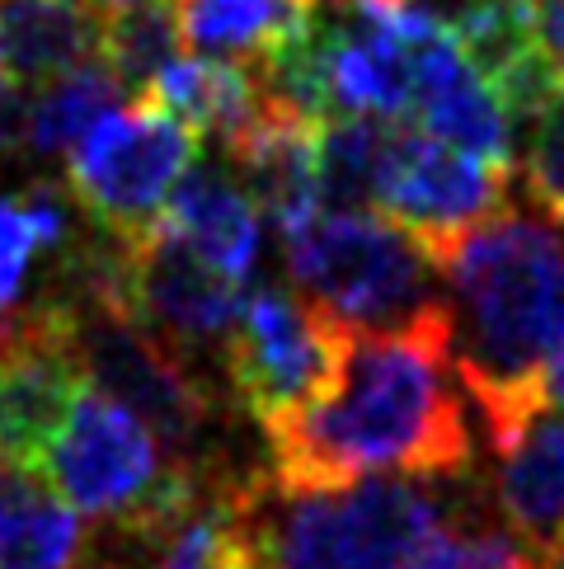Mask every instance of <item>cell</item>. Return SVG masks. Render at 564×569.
<instances>
[{"instance_id":"cell-1","label":"cell","mask_w":564,"mask_h":569,"mask_svg":"<svg viewBox=\"0 0 564 569\" xmlns=\"http://www.w3.org/2000/svg\"><path fill=\"white\" fill-rule=\"evenodd\" d=\"M456 381L447 316L395 335H353L330 396L264 429L269 476L292 490H344L367 476H461L475 442Z\"/></svg>"},{"instance_id":"cell-2","label":"cell","mask_w":564,"mask_h":569,"mask_svg":"<svg viewBox=\"0 0 564 569\" xmlns=\"http://www.w3.org/2000/svg\"><path fill=\"white\" fill-rule=\"evenodd\" d=\"M437 269L452 368L490 438L532 410L541 368L564 353V221L508 202Z\"/></svg>"},{"instance_id":"cell-3","label":"cell","mask_w":564,"mask_h":569,"mask_svg":"<svg viewBox=\"0 0 564 569\" xmlns=\"http://www.w3.org/2000/svg\"><path fill=\"white\" fill-rule=\"evenodd\" d=\"M240 508L269 569H405L461 508L414 476H372L344 490H292L269 471L240 480Z\"/></svg>"},{"instance_id":"cell-4","label":"cell","mask_w":564,"mask_h":569,"mask_svg":"<svg viewBox=\"0 0 564 569\" xmlns=\"http://www.w3.org/2000/svg\"><path fill=\"white\" fill-rule=\"evenodd\" d=\"M296 292L349 335H395L447 316L442 269L391 217L367 208H320L282 236Z\"/></svg>"},{"instance_id":"cell-5","label":"cell","mask_w":564,"mask_h":569,"mask_svg":"<svg viewBox=\"0 0 564 569\" xmlns=\"http://www.w3.org/2000/svg\"><path fill=\"white\" fill-rule=\"evenodd\" d=\"M216 471L184 466L165 452L128 405L85 386L67 429L43 457V480L75 518H94L113 532H132L179 513Z\"/></svg>"},{"instance_id":"cell-6","label":"cell","mask_w":564,"mask_h":569,"mask_svg":"<svg viewBox=\"0 0 564 569\" xmlns=\"http://www.w3.org/2000/svg\"><path fill=\"white\" fill-rule=\"evenodd\" d=\"M57 301H62V311L71 320L75 358L94 391L128 405L165 442V452L174 461L203 466L198 447H203V433L212 429V415H216V396L208 377L189 358H179L170 343H160L118 301V292L71 278V292H62Z\"/></svg>"},{"instance_id":"cell-7","label":"cell","mask_w":564,"mask_h":569,"mask_svg":"<svg viewBox=\"0 0 564 569\" xmlns=\"http://www.w3.org/2000/svg\"><path fill=\"white\" fill-rule=\"evenodd\" d=\"M349 339L353 335L344 325H334L301 292L269 282L245 297L235 330L221 349L231 396L245 415L273 429L330 396L339 368H344Z\"/></svg>"},{"instance_id":"cell-8","label":"cell","mask_w":564,"mask_h":569,"mask_svg":"<svg viewBox=\"0 0 564 569\" xmlns=\"http://www.w3.org/2000/svg\"><path fill=\"white\" fill-rule=\"evenodd\" d=\"M193 160L198 137L165 109L137 99L94 123L67 156V193L104 236L137 240L165 217V202Z\"/></svg>"},{"instance_id":"cell-9","label":"cell","mask_w":564,"mask_h":569,"mask_svg":"<svg viewBox=\"0 0 564 569\" xmlns=\"http://www.w3.org/2000/svg\"><path fill=\"white\" fill-rule=\"evenodd\" d=\"M508 174L480 156H466L423 128L395 123L376 174L372 212L405 227L433 259L466 240L480 221L508 208Z\"/></svg>"},{"instance_id":"cell-10","label":"cell","mask_w":564,"mask_h":569,"mask_svg":"<svg viewBox=\"0 0 564 569\" xmlns=\"http://www.w3.org/2000/svg\"><path fill=\"white\" fill-rule=\"evenodd\" d=\"M85 386L71 320L57 297L0 325V457L43 476V457Z\"/></svg>"},{"instance_id":"cell-11","label":"cell","mask_w":564,"mask_h":569,"mask_svg":"<svg viewBox=\"0 0 564 569\" xmlns=\"http://www.w3.org/2000/svg\"><path fill=\"white\" fill-rule=\"evenodd\" d=\"M123 307L193 362L208 349H226L245 297L240 282L208 269L155 221L147 236L123 240Z\"/></svg>"},{"instance_id":"cell-12","label":"cell","mask_w":564,"mask_h":569,"mask_svg":"<svg viewBox=\"0 0 564 569\" xmlns=\"http://www.w3.org/2000/svg\"><path fill=\"white\" fill-rule=\"evenodd\" d=\"M410 113L423 132L447 141V147L480 156L490 166L513 170V118L503 109L498 90L490 86L480 67L466 57L452 19H433V29L414 48V104Z\"/></svg>"},{"instance_id":"cell-13","label":"cell","mask_w":564,"mask_h":569,"mask_svg":"<svg viewBox=\"0 0 564 569\" xmlns=\"http://www.w3.org/2000/svg\"><path fill=\"white\" fill-rule=\"evenodd\" d=\"M494 447V513L536 556H564V415L532 405L508 429L490 433Z\"/></svg>"},{"instance_id":"cell-14","label":"cell","mask_w":564,"mask_h":569,"mask_svg":"<svg viewBox=\"0 0 564 569\" xmlns=\"http://www.w3.org/2000/svg\"><path fill=\"white\" fill-rule=\"evenodd\" d=\"M320 128L325 123L269 99L259 123L231 147L245 193L282 236L325 208L320 202Z\"/></svg>"},{"instance_id":"cell-15","label":"cell","mask_w":564,"mask_h":569,"mask_svg":"<svg viewBox=\"0 0 564 569\" xmlns=\"http://www.w3.org/2000/svg\"><path fill=\"white\" fill-rule=\"evenodd\" d=\"M160 227L231 282H245L254 273L259 246H264V212L216 166H193L179 179Z\"/></svg>"},{"instance_id":"cell-16","label":"cell","mask_w":564,"mask_h":569,"mask_svg":"<svg viewBox=\"0 0 564 569\" xmlns=\"http://www.w3.org/2000/svg\"><path fill=\"white\" fill-rule=\"evenodd\" d=\"M104 57V19L90 0H0V71L14 86H48Z\"/></svg>"},{"instance_id":"cell-17","label":"cell","mask_w":564,"mask_h":569,"mask_svg":"<svg viewBox=\"0 0 564 569\" xmlns=\"http://www.w3.org/2000/svg\"><path fill=\"white\" fill-rule=\"evenodd\" d=\"M269 99L273 94L264 90L254 67L208 62V57H174L147 90V104L179 118L198 141L212 137L226 151L259 123Z\"/></svg>"},{"instance_id":"cell-18","label":"cell","mask_w":564,"mask_h":569,"mask_svg":"<svg viewBox=\"0 0 564 569\" xmlns=\"http://www.w3.org/2000/svg\"><path fill=\"white\" fill-rule=\"evenodd\" d=\"M0 569H90V532L38 471L0 457Z\"/></svg>"},{"instance_id":"cell-19","label":"cell","mask_w":564,"mask_h":569,"mask_svg":"<svg viewBox=\"0 0 564 569\" xmlns=\"http://www.w3.org/2000/svg\"><path fill=\"white\" fill-rule=\"evenodd\" d=\"M189 57L264 67L306 29L301 0H170Z\"/></svg>"},{"instance_id":"cell-20","label":"cell","mask_w":564,"mask_h":569,"mask_svg":"<svg viewBox=\"0 0 564 569\" xmlns=\"http://www.w3.org/2000/svg\"><path fill=\"white\" fill-rule=\"evenodd\" d=\"M123 99H128L123 80L113 76L104 57L48 80L33 94V109H29V151L43 160L71 156L94 123H104L109 113L123 109Z\"/></svg>"},{"instance_id":"cell-21","label":"cell","mask_w":564,"mask_h":569,"mask_svg":"<svg viewBox=\"0 0 564 569\" xmlns=\"http://www.w3.org/2000/svg\"><path fill=\"white\" fill-rule=\"evenodd\" d=\"M71 208L57 184H33L0 193V325L14 320L19 297H24V278L38 250H57L67 240Z\"/></svg>"},{"instance_id":"cell-22","label":"cell","mask_w":564,"mask_h":569,"mask_svg":"<svg viewBox=\"0 0 564 569\" xmlns=\"http://www.w3.org/2000/svg\"><path fill=\"white\" fill-rule=\"evenodd\" d=\"M179 48H184V38H179V19L170 0H147V6L128 14L104 19V62L123 80L128 94L147 99L155 76L174 62Z\"/></svg>"},{"instance_id":"cell-23","label":"cell","mask_w":564,"mask_h":569,"mask_svg":"<svg viewBox=\"0 0 564 569\" xmlns=\"http://www.w3.org/2000/svg\"><path fill=\"white\" fill-rule=\"evenodd\" d=\"M405 569H560V565L536 556L532 546H522L508 527H494L475 518L471 508H461L442 532H433L419 546Z\"/></svg>"},{"instance_id":"cell-24","label":"cell","mask_w":564,"mask_h":569,"mask_svg":"<svg viewBox=\"0 0 564 569\" xmlns=\"http://www.w3.org/2000/svg\"><path fill=\"white\" fill-rule=\"evenodd\" d=\"M527 132V151H522V184L536 212L564 221V99L551 104Z\"/></svg>"},{"instance_id":"cell-25","label":"cell","mask_w":564,"mask_h":569,"mask_svg":"<svg viewBox=\"0 0 564 569\" xmlns=\"http://www.w3.org/2000/svg\"><path fill=\"white\" fill-rule=\"evenodd\" d=\"M29 109L33 94H24L14 80H0V170L29 151Z\"/></svg>"},{"instance_id":"cell-26","label":"cell","mask_w":564,"mask_h":569,"mask_svg":"<svg viewBox=\"0 0 564 569\" xmlns=\"http://www.w3.org/2000/svg\"><path fill=\"white\" fill-rule=\"evenodd\" d=\"M536 43L555 67V76L564 80V0H541L536 6Z\"/></svg>"},{"instance_id":"cell-27","label":"cell","mask_w":564,"mask_h":569,"mask_svg":"<svg viewBox=\"0 0 564 569\" xmlns=\"http://www.w3.org/2000/svg\"><path fill=\"white\" fill-rule=\"evenodd\" d=\"M536 405H546V410L564 415V353H555L546 368H541V377H536Z\"/></svg>"},{"instance_id":"cell-28","label":"cell","mask_w":564,"mask_h":569,"mask_svg":"<svg viewBox=\"0 0 564 569\" xmlns=\"http://www.w3.org/2000/svg\"><path fill=\"white\" fill-rule=\"evenodd\" d=\"M90 6H94L99 19H113V14H128L137 6H147V0H90Z\"/></svg>"},{"instance_id":"cell-29","label":"cell","mask_w":564,"mask_h":569,"mask_svg":"<svg viewBox=\"0 0 564 569\" xmlns=\"http://www.w3.org/2000/svg\"><path fill=\"white\" fill-rule=\"evenodd\" d=\"M245 532H250V527H245ZM240 569H269L264 560H259V551H254V541H250V556H245V565H240Z\"/></svg>"},{"instance_id":"cell-30","label":"cell","mask_w":564,"mask_h":569,"mask_svg":"<svg viewBox=\"0 0 564 569\" xmlns=\"http://www.w3.org/2000/svg\"><path fill=\"white\" fill-rule=\"evenodd\" d=\"M508 6H527V10H536V6H541V0H508Z\"/></svg>"},{"instance_id":"cell-31","label":"cell","mask_w":564,"mask_h":569,"mask_svg":"<svg viewBox=\"0 0 564 569\" xmlns=\"http://www.w3.org/2000/svg\"><path fill=\"white\" fill-rule=\"evenodd\" d=\"M301 6H315V0H301Z\"/></svg>"}]
</instances>
